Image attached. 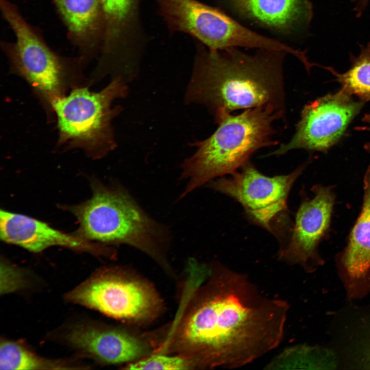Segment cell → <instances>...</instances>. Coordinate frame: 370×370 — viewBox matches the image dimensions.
Segmentation results:
<instances>
[{"mask_svg": "<svg viewBox=\"0 0 370 370\" xmlns=\"http://www.w3.org/2000/svg\"><path fill=\"white\" fill-rule=\"evenodd\" d=\"M209 275L175 331L179 355L196 367L235 368L277 347L287 302L263 296L247 276L221 264Z\"/></svg>", "mask_w": 370, "mask_h": 370, "instance_id": "cell-1", "label": "cell"}, {"mask_svg": "<svg viewBox=\"0 0 370 370\" xmlns=\"http://www.w3.org/2000/svg\"><path fill=\"white\" fill-rule=\"evenodd\" d=\"M286 52L238 48L210 49L197 60L185 94L188 104L213 114L263 107L284 113L283 63Z\"/></svg>", "mask_w": 370, "mask_h": 370, "instance_id": "cell-2", "label": "cell"}, {"mask_svg": "<svg viewBox=\"0 0 370 370\" xmlns=\"http://www.w3.org/2000/svg\"><path fill=\"white\" fill-rule=\"evenodd\" d=\"M284 114L258 107L236 115L225 110L213 114L217 129L206 139L193 143L195 152L181 164L180 179L186 186L180 198L217 177L236 172L258 150L276 145L272 124Z\"/></svg>", "mask_w": 370, "mask_h": 370, "instance_id": "cell-3", "label": "cell"}, {"mask_svg": "<svg viewBox=\"0 0 370 370\" xmlns=\"http://www.w3.org/2000/svg\"><path fill=\"white\" fill-rule=\"evenodd\" d=\"M92 189L89 199L68 208L79 223L75 235L89 241L126 244L164 263L171 240L168 228L150 216L123 187L95 181Z\"/></svg>", "mask_w": 370, "mask_h": 370, "instance_id": "cell-4", "label": "cell"}, {"mask_svg": "<svg viewBox=\"0 0 370 370\" xmlns=\"http://www.w3.org/2000/svg\"><path fill=\"white\" fill-rule=\"evenodd\" d=\"M125 80L117 76L103 89L92 91L76 87L50 105L57 117L59 142L81 148L95 157H102L116 145L112 121L121 112L113 107L116 99L128 94Z\"/></svg>", "mask_w": 370, "mask_h": 370, "instance_id": "cell-5", "label": "cell"}, {"mask_svg": "<svg viewBox=\"0 0 370 370\" xmlns=\"http://www.w3.org/2000/svg\"><path fill=\"white\" fill-rule=\"evenodd\" d=\"M0 10L15 35L14 42H1L11 69L50 104L65 95L69 78L79 71L82 61L79 57H63L52 50L10 1L0 0Z\"/></svg>", "mask_w": 370, "mask_h": 370, "instance_id": "cell-6", "label": "cell"}, {"mask_svg": "<svg viewBox=\"0 0 370 370\" xmlns=\"http://www.w3.org/2000/svg\"><path fill=\"white\" fill-rule=\"evenodd\" d=\"M307 164L288 174L268 176L248 161L230 177L216 178L207 185L239 202L250 221L276 236L275 223L287 214L290 191Z\"/></svg>", "mask_w": 370, "mask_h": 370, "instance_id": "cell-7", "label": "cell"}, {"mask_svg": "<svg viewBox=\"0 0 370 370\" xmlns=\"http://www.w3.org/2000/svg\"><path fill=\"white\" fill-rule=\"evenodd\" d=\"M170 22L198 39L210 49L232 47L287 52V44L244 26L218 9L195 0H159Z\"/></svg>", "mask_w": 370, "mask_h": 370, "instance_id": "cell-8", "label": "cell"}, {"mask_svg": "<svg viewBox=\"0 0 370 370\" xmlns=\"http://www.w3.org/2000/svg\"><path fill=\"white\" fill-rule=\"evenodd\" d=\"M125 275L116 268L100 269L66 298L115 319L137 321L152 317L160 306L155 292L143 282Z\"/></svg>", "mask_w": 370, "mask_h": 370, "instance_id": "cell-9", "label": "cell"}, {"mask_svg": "<svg viewBox=\"0 0 370 370\" xmlns=\"http://www.w3.org/2000/svg\"><path fill=\"white\" fill-rule=\"evenodd\" d=\"M364 103L341 89L306 104L291 139L271 154L281 155L294 149L328 150L340 140Z\"/></svg>", "mask_w": 370, "mask_h": 370, "instance_id": "cell-10", "label": "cell"}, {"mask_svg": "<svg viewBox=\"0 0 370 370\" xmlns=\"http://www.w3.org/2000/svg\"><path fill=\"white\" fill-rule=\"evenodd\" d=\"M313 196L304 199L297 212L287 243L279 251L280 261L308 267L318 260L319 244L328 231L335 196L329 187L312 188Z\"/></svg>", "mask_w": 370, "mask_h": 370, "instance_id": "cell-11", "label": "cell"}, {"mask_svg": "<svg viewBox=\"0 0 370 370\" xmlns=\"http://www.w3.org/2000/svg\"><path fill=\"white\" fill-rule=\"evenodd\" d=\"M0 236L6 243L35 253L56 246L95 255L112 256L114 253L110 248L65 233L38 219L3 210L0 212Z\"/></svg>", "mask_w": 370, "mask_h": 370, "instance_id": "cell-12", "label": "cell"}, {"mask_svg": "<svg viewBox=\"0 0 370 370\" xmlns=\"http://www.w3.org/2000/svg\"><path fill=\"white\" fill-rule=\"evenodd\" d=\"M64 338L74 349L102 363L130 361L145 351L144 344L136 338L93 322L72 325L66 331Z\"/></svg>", "mask_w": 370, "mask_h": 370, "instance_id": "cell-13", "label": "cell"}, {"mask_svg": "<svg viewBox=\"0 0 370 370\" xmlns=\"http://www.w3.org/2000/svg\"><path fill=\"white\" fill-rule=\"evenodd\" d=\"M68 38L84 63L99 54L103 35L101 0H52Z\"/></svg>", "mask_w": 370, "mask_h": 370, "instance_id": "cell-14", "label": "cell"}, {"mask_svg": "<svg viewBox=\"0 0 370 370\" xmlns=\"http://www.w3.org/2000/svg\"><path fill=\"white\" fill-rule=\"evenodd\" d=\"M238 14L283 32L295 30L308 16L306 0H225Z\"/></svg>", "mask_w": 370, "mask_h": 370, "instance_id": "cell-15", "label": "cell"}, {"mask_svg": "<svg viewBox=\"0 0 370 370\" xmlns=\"http://www.w3.org/2000/svg\"><path fill=\"white\" fill-rule=\"evenodd\" d=\"M342 261L354 278L364 275L370 270V166L364 178L361 212L350 233Z\"/></svg>", "mask_w": 370, "mask_h": 370, "instance_id": "cell-16", "label": "cell"}, {"mask_svg": "<svg viewBox=\"0 0 370 370\" xmlns=\"http://www.w3.org/2000/svg\"><path fill=\"white\" fill-rule=\"evenodd\" d=\"M81 366L65 360L42 357L20 342L2 339L0 344V369H65Z\"/></svg>", "mask_w": 370, "mask_h": 370, "instance_id": "cell-17", "label": "cell"}, {"mask_svg": "<svg viewBox=\"0 0 370 370\" xmlns=\"http://www.w3.org/2000/svg\"><path fill=\"white\" fill-rule=\"evenodd\" d=\"M134 0H101L103 35L99 54L108 59L115 54Z\"/></svg>", "mask_w": 370, "mask_h": 370, "instance_id": "cell-18", "label": "cell"}, {"mask_svg": "<svg viewBox=\"0 0 370 370\" xmlns=\"http://www.w3.org/2000/svg\"><path fill=\"white\" fill-rule=\"evenodd\" d=\"M324 354L317 348L307 345L290 346L275 356L264 369H320L334 365L331 359H325Z\"/></svg>", "mask_w": 370, "mask_h": 370, "instance_id": "cell-19", "label": "cell"}, {"mask_svg": "<svg viewBox=\"0 0 370 370\" xmlns=\"http://www.w3.org/2000/svg\"><path fill=\"white\" fill-rule=\"evenodd\" d=\"M336 76L346 92L364 102L370 100V49L362 52L348 71Z\"/></svg>", "mask_w": 370, "mask_h": 370, "instance_id": "cell-20", "label": "cell"}, {"mask_svg": "<svg viewBox=\"0 0 370 370\" xmlns=\"http://www.w3.org/2000/svg\"><path fill=\"white\" fill-rule=\"evenodd\" d=\"M193 363L181 355L167 356L153 355L147 358L129 364L126 368L130 369H185L194 367Z\"/></svg>", "mask_w": 370, "mask_h": 370, "instance_id": "cell-21", "label": "cell"}, {"mask_svg": "<svg viewBox=\"0 0 370 370\" xmlns=\"http://www.w3.org/2000/svg\"><path fill=\"white\" fill-rule=\"evenodd\" d=\"M1 271L2 293L23 289L28 284L24 272L6 260L1 261Z\"/></svg>", "mask_w": 370, "mask_h": 370, "instance_id": "cell-22", "label": "cell"}, {"mask_svg": "<svg viewBox=\"0 0 370 370\" xmlns=\"http://www.w3.org/2000/svg\"><path fill=\"white\" fill-rule=\"evenodd\" d=\"M362 120L367 124V126H365V128L370 131V113L365 115ZM364 147L370 153V143L365 144Z\"/></svg>", "mask_w": 370, "mask_h": 370, "instance_id": "cell-23", "label": "cell"}, {"mask_svg": "<svg viewBox=\"0 0 370 370\" xmlns=\"http://www.w3.org/2000/svg\"><path fill=\"white\" fill-rule=\"evenodd\" d=\"M369 358H370V356H369Z\"/></svg>", "mask_w": 370, "mask_h": 370, "instance_id": "cell-24", "label": "cell"}]
</instances>
